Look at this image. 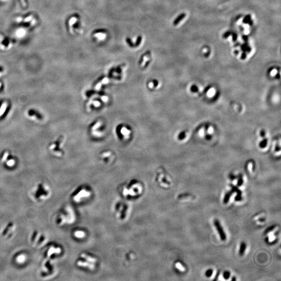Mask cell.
Listing matches in <instances>:
<instances>
[{
  "instance_id": "obj_1",
  "label": "cell",
  "mask_w": 281,
  "mask_h": 281,
  "mask_svg": "<svg viewBox=\"0 0 281 281\" xmlns=\"http://www.w3.org/2000/svg\"><path fill=\"white\" fill-rule=\"evenodd\" d=\"M214 224L216 226V228L218 231V233H219L221 240L222 241H225L226 238V235L224 232L222 227V226L221 225L219 222V221L218 220H216L214 221Z\"/></svg>"
},
{
  "instance_id": "obj_2",
  "label": "cell",
  "mask_w": 281,
  "mask_h": 281,
  "mask_svg": "<svg viewBox=\"0 0 281 281\" xmlns=\"http://www.w3.org/2000/svg\"><path fill=\"white\" fill-rule=\"evenodd\" d=\"M151 52L150 51H147L146 53H145L144 54L142 55L141 58H140V66L141 67L143 66H145V63L148 62L149 63V58H150V56H151Z\"/></svg>"
},
{
  "instance_id": "obj_3",
  "label": "cell",
  "mask_w": 281,
  "mask_h": 281,
  "mask_svg": "<svg viewBox=\"0 0 281 281\" xmlns=\"http://www.w3.org/2000/svg\"><path fill=\"white\" fill-rule=\"evenodd\" d=\"M106 32V31L104 30H97V31H95L94 34L95 37H97L99 39H102L105 37V35L104 34Z\"/></svg>"
},
{
  "instance_id": "obj_4",
  "label": "cell",
  "mask_w": 281,
  "mask_h": 281,
  "mask_svg": "<svg viewBox=\"0 0 281 281\" xmlns=\"http://www.w3.org/2000/svg\"><path fill=\"white\" fill-rule=\"evenodd\" d=\"M246 244L245 243L243 242L242 243L241 245V246H240V249H239V254L242 256L245 253V251L246 250Z\"/></svg>"
},
{
  "instance_id": "obj_5",
  "label": "cell",
  "mask_w": 281,
  "mask_h": 281,
  "mask_svg": "<svg viewBox=\"0 0 281 281\" xmlns=\"http://www.w3.org/2000/svg\"><path fill=\"white\" fill-rule=\"evenodd\" d=\"M185 17V14H182L180 15L177 18H176V19L174 21V23H173L174 25H178L179 22L184 18Z\"/></svg>"
},
{
  "instance_id": "obj_6",
  "label": "cell",
  "mask_w": 281,
  "mask_h": 281,
  "mask_svg": "<svg viewBox=\"0 0 281 281\" xmlns=\"http://www.w3.org/2000/svg\"><path fill=\"white\" fill-rule=\"evenodd\" d=\"M6 106H7V104L5 103H4L2 104L1 107L0 108V116H2L3 114V113L6 109Z\"/></svg>"
},
{
  "instance_id": "obj_7",
  "label": "cell",
  "mask_w": 281,
  "mask_h": 281,
  "mask_svg": "<svg viewBox=\"0 0 281 281\" xmlns=\"http://www.w3.org/2000/svg\"><path fill=\"white\" fill-rule=\"evenodd\" d=\"M231 192L228 193L225 195V197L224 198V203H228L229 199H230V196H231Z\"/></svg>"
},
{
  "instance_id": "obj_8",
  "label": "cell",
  "mask_w": 281,
  "mask_h": 281,
  "mask_svg": "<svg viewBox=\"0 0 281 281\" xmlns=\"http://www.w3.org/2000/svg\"><path fill=\"white\" fill-rule=\"evenodd\" d=\"M75 235L77 237L82 238L84 236V233L83 232H81V231H78L76 232Z\"/></svg>"
},
{
  "instance_id": "obj_9",
  "label": "cell",
  "mask_w": 281,
  "mask_h": 281,
  "mask_svg": "<svg viewBox=\"0 0 281 281\" xmlns=\"http://www.w3.org/2000/svg\"><path fill=\"white\" fill-rule=\"evenodd\" d=\"M29 115H30L31 116H35V117L38 118H39L40 117V115H39V114H37V112H35V111H33V110H31V111L29 112Z\"/></svg>"
},
{
  "instance_id": "obj_10",
  "label": "cell",
  "mask_w": 281,
  "mask_h": 281,
  "mask_svg": "<svg viewBox=\"0 0 281 281\" xmlns=\"http://www.w3.org/2000/svg\"><path fill=\"white\" fill-rule=\"evenodd\" d=\"M141 41H142V37H140H140H139L138 38V39H137V42H136V44H135V46L136 47H138L139 46V45H140V43H141Z\"/></svg>"
},
{
  "instance_id": "obj_11",
  "label": "cell",
  "mask_w": 281,
  "mask_h": 281,
  "mask_svg": "<svg viewBox=\"0 0 281 281\" xmlns=\"http://www.w3.org/2000/svg\"><path fill=\"white\" fill-rule=\"evenodd\" d=\"M212 273H213L212 270L211 269H209V270H208L206 272L205 275H206V276H207V277H209V276H210L212 275Z\"/></svg>"
},
{
  "instance_id": "obj_12",
  "label": "cell",
  "mask_w": 281,
  "mask_h": 281,
  "mask_svg": "<svg viewBox=\"0 0 281 281\" xmlns=\"http://www.w3.org/2000/svg\"><path fill=\"white\" fill-rule=\"evenodd\" d=\"M230 276V273L228 271H225L224 272V273L223 274V276H224V278L225 279H228L229 278Z\"/></svg>"
},
{
  "instance_id": "obj_13",
  "label": "cell",
  "mask_w": 281,
  "mask_h": 281,
  "mask_svg": "<svg viewBox=\"0 0 281 281\" xmlns=\"http://www.w3.org/2000/svg\"><path fill=\"white\" fill-rule=\"evenodd\" d=\"M32 17H33V16H32V15L29 16L28 17L26 18V19L24 20V21H25V22H28V21H29L30 20H31V19H32Z\"/></svg>"
},
{
  "instance_id": "obj_14",
  "label": "cell",
  "mask_w": 281,
  "mask_h": 281,
  "mask_svg": "<svg viewBox=\"0 0 281 281\" xmlns=\"http://www.w3.org/2000/svg\"><path fill=\"white\" fill-rule=\"evenodd\" d=\"M24 260H25V257H24V256H19L18 257V261L19 262H22Z\"/></svg>"
},
{
  "instance_id": "obj_15",
  "label": "cell",
  "mask_w": 281,
  "mask_h": 281,
  "mask_svg": "<svg viewBox=\"0 0 281 281\" xmlns=\"http://www.w3.org/2000/svg\"><path fill=\"white\" fill-rule=\"evenodd\" d=\"M230 32H226V33H225L224 34V36H223V37H224V38H226V37H229V35H230Z\"/></svg>"
},
{
  "instance_id": "obj_16",
  "label": "cell",
  "mask_w": 281,
  "mask_h": 281,
  "mask_svg": "<svg viewBox=\"0 0 281 281\" xmlns=\"http://www.w3.org/2000/svg\"><path fill=\"white\" fill-rule=\"evenodd\" d=\"M21 3H22V5H23V6H24V7H26V3H25V0H21Z\"/></svg>"
},
{
  "instance_id": "obj_17",
  "label": "cell",
  "mask_w": 281,
  "mask_h": 281,
  "mask_svg": "<svg viewBox=\"0 0 281 281\" xmlns=\"http://www.w3.org/2000/svg\"><path fill=\"white\" fill-rule=\"evenodd\" d=\"M21 20H22V18H20V17L17 18V19H16V20H17L18 22H20V21H21Z\"/></svg>"
},
{
  "instance_id": "obj_18",
  "label": "cell",
  "mask_w": 281,
  "mask_h": 281,
  "mask_svg": "<svg viewBox=\"0 0 281 281\" xmlns=\"http://www.w3.org/2000/svg\"><path fill=\"white\" fill-rule=\"evenodd\" d=\"M245 57H246V54H243V55H242V58H243H243H245Z\"/></svg>"
},
{
  "instance_id": "obj_19",
  "label": "cell",
  "mask_w": 281,
  "mask_h": 281,
  "mask_svg": "<svg viewBox=\"0 0 281 281\" xmlns=\"http://www.w3.org/2000/svg\"><path fill=\"white\" fill-rule=\"evenodd\" d=\"M3 38L2 37V35H1L0 34V41H2V40H3Z\"/></svg>"
},
{
  "instance_id": "obj_20",
  "label": "cell",
  "mask_w": 281,
  "mask_h": 281,
  "mask_svg": "<svg viewBox=\"0 0 281 281\" xmlns=\"http://www.w3.org/2000/svg\"><path fill=\"white\" fill-rule=\"evenodd\" d=\"M0 85H1V83H0Z\"/></svg>"
}]
</instances>
